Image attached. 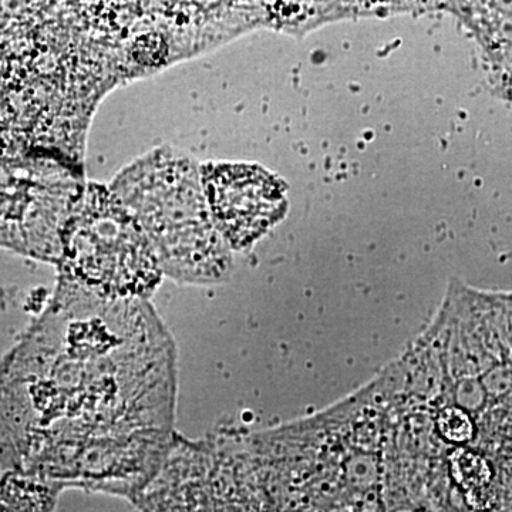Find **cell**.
<instances>
[{
  "instance_id": "cell-1",
  "label": "cell",
  "mask_w": 512,
  "mask_h": 512,
  "mask_svg": "<svg viewBox=\"0 0 512 512\" xmlns=\"http://www.w3.org/2000/svg\"><path fill=\"white\" fill-rule=\"evenodd\" d=\"M73 274L103 295H141L158 279L157 258L126 212L92 210L66 238Z\"/></svg>"
},
{
  "instance_id": "cell-3",
  "label": "cell",
  "mask_w": 512,
  "mask_h": 512,
  "mask_svg": "<svg viewBox=\"0 0 512 512\" xmlns=\"http://www.w3.org/2000/svg\"><path fill=\"white\" fill-rule=\"evenodd\" d=\"M436 424L441 439L454 446H466L476 436L473 417L458 404L444 406L437 414Z\"/></svg>"
},
{
  "instance_id": "cell-2",
  "label": "cell",
  "mask_w": 512,
  "mask_h": 512,
  "mask_svg": "<svg viewBox=\"0 0 512 512\" xmlns=\"http://www.w3.org/2000/svg\"><path fill=\"white\" fill-rule=\"evenodd\" d=\"M204 188L212 218L235 247L254 241L284 214V188L259 167L212 165L205 170Z\"/></svg>"
}]
</instances>
